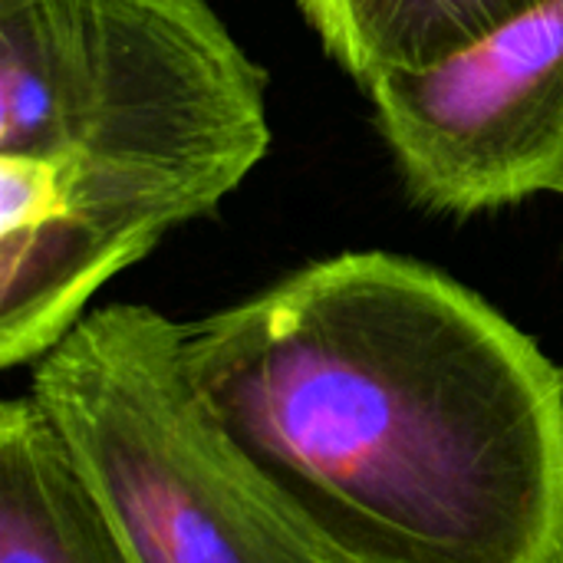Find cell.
Wrapping results in <instances>:
<instances>
[{
  "mask_svg": "<svg viewBox=\"0 0 563 563\" xmlns=\"http://www.w3.org/2000/svg\"><path fill=\"white\" fill-rule=\"evenodd\" d=\"M541 0H300L323 49L363 86L492 36Z\"/></svg>",
  "mask_w": 563,
  "mask_h": 563,
  "instance_id": "cell-6",
  "label": "cell"
},
{
  "mask_svg": "<svg viewBox=\"0 0 563 563\" xmlns=\"http://www.w3.org/2000/svg\"><path fill=\"white\" fill-rule=\"evenodd\" d=\"M185 369L336 563H563V369L449 274L317 261L188 323Z\"/></svg>",
  "mask_w": 563,
  "mask_h": 563,
  "instance_id": "cell-1",
  "label": "cell"
},
{
  "mask_svg": "<svg viewBox=\"0 0 563 563\" xmlns=\"http://www.w3.org/2000/svg\"><path fill=\"white\" fill-rule=\"evenodd\" d=\"M366 89L419 205L478 214L563 195V0H541L468 49Z\"/></svg>",
  "mask_w": 563,
  "mask_h": 563,
  "instance_id": "cell-4",
  "label": "cell"
},
{
  "mask_svg": "<svg viewBox=\"0 0 563 563\" xmlns=\"http://www.w3.org/2000/svg\"><path fill=\"white\" fill-rule=\"evenodd\" d=\"M0 563H129L33 396L0 406Z\"/></svg>",
  "mask_w": 563,
  "mask_h": 563,
  "instance_id": "cell-5",
  "label": "cell"
},
{
  "mask_svg": "<svg viewBox=\"0 0 563 563\" xmlns=\"http://www.w3.org/2000/svg\"><path fill=\"white\" fill-rule=\"evenodd\" d=\"M129 563H336L228 442L185 369V323L86 313L33 389Z\"/></svg>",
  "mask_w": 563,
  "mask_h": 563,
  "instance_id": "cell-3",
  "label": "cell"
},
{
  "mask_svg": "<svg viewBox=\"0 0 563 563\" xmlns=\"http://www.w3.org/2000/svg\"><path fill=\"white\" fill-rule=\"evenodd\" d=\"M267 73L205 0H0V366L267 155Z\"/></svg>",
  "mask_w": 563,
  "mask_h": 563,
  "instance_id": "cell-2",
  "label": "cell"
}]
</instances>
